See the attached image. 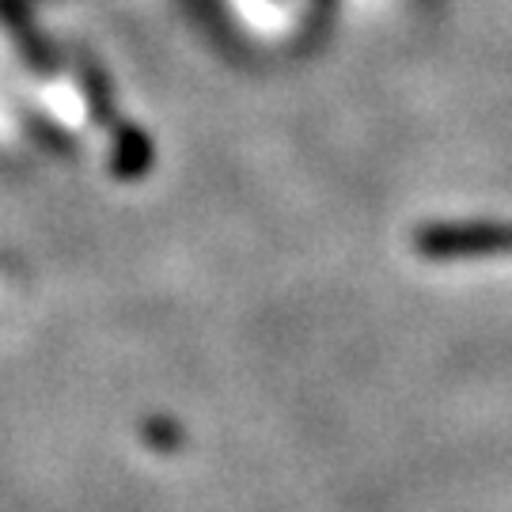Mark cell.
Listing matches in <instances>:
<instances>
[{
    "label": "cell",
    "instance_id": "6da1fadb",
    "mask_svg": "<svg viewBox=\"0 0 512 512\" xmlns=\"http://www.w3.org/2000/svg\"><path fill=\"white\" fill-rule=\"evenodd\" d=\"M418 255L425 258H478V255H512L509 224H433L421 228Z\"/></svg>",
    "mask_w": 512,
    "mask_h": 512
}]
</instances>
